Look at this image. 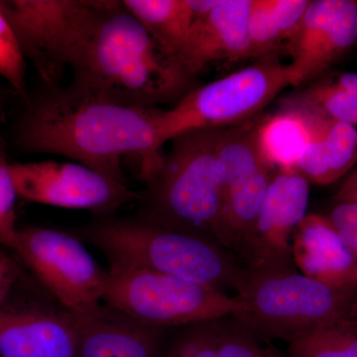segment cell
Wrapping results in <instances>:
<instances>
[{
  "label": "cell",
  "mask_w": 357,
  "mask_h": 357,
  "mask_svg": "<svg viewBox=\"0 0 357 357\" xmlns=\"http://www.w3.org/2000/svg\"><path fill=\"white\" fill-rule=\"evenodd\" d=\"M250 58H266L283 43L269 0H252L248 21Z\"/></svg>",
  "instance_id": "24"
},
{
  "label": "cell",
  "mask_w": 357,
  "mask_h": 357,
  "mask_svg": "<svg viewBox=\"0 0 357 357\" xmlns=\"http://www.w3.org/2000/svg\"><path fill=\"white\" fill-rule=\"evenodd\" d=\"M218 0H123L122 4L176 61L195 21L210 13Z\"/></svg>",
  "instance_id": "18"
},
{
  "label": "cell",
  "mask_w": 357,
  "mask_h": 357,
  "mask_svg": "<svg viewBox=\"0 0 357 357\" xmlns=\"http://www.w3.org/2000/svg\"><path fill=\"white\" fill-rule=\"evenodd\" d=\"M252 0H218L195 21L176 62L190 77L215 62L250 59L248 21Z\"/></svg>",
  "instance_id": "13"
},
{
  "label": "cell",
  "mask_w": 357,
  "mask_h": 357,
  "mask_svg": "<svg viewBox=\"0 0 357 357\" xmlns=\"http://www.w3.org/2000/svg\"><path fill=\"white\" fill-rule=\"evenodd\" d=\"M220 321H204L185 326L160 357H218Z\"/></svg>",
  "instance_id": "25"
},
{
  "label": "cell",
  "mask_w": 357,
  "mask_h": 357,
  "mask_svg": "<svg viewBox=\"0 0 357 357\" xmlns=\"http://www.w3.org/2000/svg\"><path fill=\"white\" fill-rule=\"evenodd\" d=\"M11 174L18 197L45 206L110 213L140 198L124 183L73 161L11 163Z\"/></svg>",
  "instance_id": "10"
},
{
  "label": "cell",
  "mask_w": 357,
  "mask_h": 357,
  "mask_svg": "<svg viewBox=\"0 0 357 357\" xmlns=\"http://www.w3.org/2000/svg\"><path fill=\"white\" fill-rule=\"evenodd\" d=\"M102 303L144 325L167 328L238 316L243 301L210 286L149 270L107 271Z\"/></svg>",
  "instance_id": "6"
},
{
  "label": "cell",
  "mask_w": 357,
  "mask_h": 357,
  "mask_svg": "<svg viewBox=\"0 0 357 357\" xmlns=\"http://www.w3.org/2000/svg\"><path fill=\"white\" fill-rule=\"evenodd\" d=\"M13 251L65 311L86 314L102 305L107 272L77 237L28 227L20 229Z\"/></svg>",
  "instance_id": "9"
},
{
  "label": "cell",
  "mask_w": 357,
  "mask_h": 357,
  "mask_svg": "<svg viewBox=\"0 0 357 357\" xmlns=\"http://www.w3.org/2000/svg\"><path fill=\"white\" fill-rule=\"evenodd\" d=\"M321 137L331 177L335 182L357 162V128L351 124L321 117Z\"/></svg>",
  "instance_id": "23"
},
{
  "label": "cell",
  "mask_w": 357,
  "mask_h": 357,
  "mask_svg": "<svg viewBox=\"0 0 357 357\" xmlns=\"http://www.w3.org/2000/svg\"><path fill=\"white\" fill-rule=\"evenodd\" d=\"M234 319L256 337L293 338L324 324L357 317L356 291L326 285L295 267L248 268Z\"/></svg>",
  "instance_id": "4"
},
{
  "label": "cell",
  "mask_w": 357,
  "mask_h": 357,
  "mask_svg": "<svg viewBox=\"0 0 357 357\" xmlns=\"http://www.w3.org/2000/svg\"><path fill=\"white\" fill-rule=\"evenodd\" d=\"M218 357L281 356L269 349H262L258 342V337L239 325L236 319L227 321L222 319L218 337Z\"/></svg>",
  "instance_id": "28"
},
{
  "label": "cell",
  "mask_w": 357,
  "mask_h": 357,
  "mask_svg": "<svg viewBox=\"0 0 357 357\" xmlns=\"http://www.w3.org/2000/svg\"><path fill=\"white\" fill-rule=\"evenodd\" d=\"M357 43V1L314 0L289 47L292 86L319 76Z\"/></svg>",
  "instance_id": "11"
},
{
  "label": "cell",
  "mask_w": 357,
  "mask_h": 357,
  "mask_svg": "<svg viewBox=\"0 0 357 357\" xmlns=\"http://www.w3.org/2000/svg\"><path fill=\"white\" fill-rule=\"evenodd\" d=\"M112 3L109 0H0L25 60L50 89H59Z\"/></svg>",
  "instance_id": "7"
},
{
  "label": "cell",
  "mask_w": 357,
  "mask_h": 357,
  "mask_svg": "<svg viewBox=\"0 0 357 357\" xmlns=\"http://www.w3.org/2000/svg\"><path fill=\"white\" fill-rule=\"evenodd\" d=\"M333 82L340 88L357 96V73H344Z\"/></svg>",
  "instance_id": "33"
},
{
  "label": "cell",
  "mask_w": 357,
  "mask_h": 357,
  "mask_svg": "<svg viewBox=\"0 0 357 357\" xmlns=\"http://www.w3.org/2000/svg\"><path fill=\"white\" fill-rule=\"evenodd\" d=\"M328 218L351 251L357 270V203H338Z\"/></svg>",
  "instance_id": "30"
},
{
  "label": "cell",
  "mask_w": 357,
  "mask_h": 357,
  "mask_svg": "<svg viewBox=\"0 0 357 357\" xmlns=\"http://www.w3.org/2000/svg\"><path fill=\"white\" fill-rule=\"evenodd\" d=\"M275 170L264 166L225 188L222 194L218 243L245 262L268 185Z\"/></svg>",
  "instance_id": "17"
},
{
  "label": "cell",
  "mask_w": 357,
  "mask_h": 357,
  "mask_svg": "<svg viewBox=\"0 0 357 357\" xmlns=\"http://www.w3.org/2000/svg\"><path fill=\"white\" fill-rule=\"evenodd\" d=\"M0 77L17 93L26 91V60L13 28L0 8Z\"/></svg>",
  "instance_id": "27"
},
{
  "label": "cell",
  "mask_w": 357,
  "mask_h": 357,
  "mask_svg": "<svg viewBox=\"0 0 357 357\" xmlns=\"http://www.w3.org/2000/svg\"><path fill=\"white\" fill-rule=\"evenodd\" d=\"M292 86L289 65L266 60L189 91L171 109L158 110L162 143L185 133L239 126Z\"/></svg>",
  "instance_id": "8"
},
{
  "label": "cell",
  "mask_w": 357,
  "mask_h": 357,
  "mask_svg": "<svg viewBox=\"0 0 357 357\" xmlns=\"http://www.w3.org/2000/svg\"><path fill=\"white\" fill-rule=\"evenodd\" d=\"M74 314L77 357L161 356L165 328L144 325L102 304Z\"/></svg>",
  "instance_id": "15"
},
{
  "label": "cell",
  "mask_w": 357,
  "mask_h": 357,
  "mask_svg": "<svg viewBox=\"0 0 357 357\" xmlns=\"http://www.w3.org/2000/svg\"><path fill=\"white\" fill-rule=\"evenodd\" d=\"M285 102L330 121L357 126V96L333 81L314 84Z\"/></svg>",
  "instance_id": "22"
},
{
  "label": "cell",
  "mask_w": 357,
  "mask_h": 357,
  "mask_svg": "<svg viewBox=\"0 0 357 357\" xmlns=\"http://www.w3.org/2000/svg\"><path fill=\"white\" fill-rule=\"evenodd\" d=\"M269 3L282 42L289 48L299 32L311 0H269Z\"/></svg>",
  "instance_id": "29"
},
{
  "label": "cell",
  "mask_w": 357,
  "mask_h": 357,
  "mask_svg": "<svg viewBox=\"0 0 357 357\" xmlns=\"http://www.w3.org/2000/svg\"><path fill=\"white\" fill-rule=\"evenodd\" d=\"M157 112L98 100L70 88L51 89L23 114L18 144L29 153L60 155L124 184L122 162L135 157L140 177L148 184L165 157Z\"/></svg>",
  "instance_id": "1"
},
{
  "label": "cell",
  "mask_w": 357,
  "mask_h": 357,
  "mask_svg": "<svg viewBox=\"0 0 357 357\" xmlns=\"http://www.w3.org/2000/svg\"><path fill=\"white\" fill-rule=\"evenodd\" d=\"M312 122L305 110L286 103L280 112L257 124L258 145L273 170H296L312 136Z\"/></svg>",
  "instance_id": "19"
},
{
  "label": "cell",
  "mask_w": 357,
  "mask_h": 357,
  "mask_svg": "<svg viewBox=\"0 0 357 357\" xmlns=\"http://www.w3.org/2000/svg\"><path fill=\"white\" fill-rule=\"evenodd\" d=\"M289 357H357V317L335 319L293 338Z\"/></svg>",
  "instance_id": "21"
},
{
  "label": "cell",
  "mask_w": 357,
  "mask_h": 357,
  "mask_svg": "<svg viewBox=\"0 0 357 357\" xmlns=\"http://www.w3.org/2000/svg\"><path fill=\"white\" fill-rule=\"evenodd\" d=\"M83 237L114 266L149 270L237 295L248 278V267L220 244L145 217L98 220L84 229Z\"/></svg>",
  "instance_id": "3"
},
{
  "label": "cell",
  "mask_w": 357,
  "mask_h": 357,
  "mask_svg": "<svg viewBox=\"0 0 357 357\" xmlns=\"http://www.w3.org/2000/svg\"><path fill=\"white\" fill-rule=\"evenodd\" d=\"M218 130L192 131L174 138L162 168L148 183L145 218L220 244L222 187L215 167Z\"/></svg>",
  "instance_id": "5"
},
{
  "label": "cell",
  "mask_w": 357,
  "mask_h": 357,
  "mask_svg": "<svg viewBox=\"0 0 357 357\" xmlns=\"http://www.w3.org/2000/svg\"><path fill=\"white\" fill-rule=\"evenodd\" d=\"M309 181L297 170L272 175L245 263L248 268L295 267L292 239L307 215Z\"/></svg>",
  "instance_id": "12"
},
{
  "label": "cell",
  "mask_w": 357,
  "mask_h": 357,
  "mask_svg": "<svg viewBox=\"0 0 357 357\" xmlns=\"http://www.w3.org/2000/svg\"><path fill=\"white\" fill-rule=\"evenodd\" d=\"M264 166L268 165L260 153L257 124H239L218 130L215 167L222 194L232 183Z\"/></svg>",
  "instance_id": "20"
},
{
  "label": "cell",
  "mask_w": 357,
  "mask_h": 357,
  "mask_svg": "<svg viewBox=\"0 0 357 357\" xmlns=\"http://www.w3.org/2000/svg\"><path fill=\"white\" fill-rule=\"evenodd\" d=\"M292 253L301 273L326 285L357 293L356 263L330 218L307 215L294 234Z\"/></svg>",
  "instance_id": "16"
},
{
  "label": "cell",
  "mask_w": 357,
  "mask_h": 357,
  "mask_svg": "<svg viewBox=\"0 0 357 357\" xmlns=\"http://www.w3.org/2000/svg\"><path fill=\"white\" fill-rule=\"evenodd\" d=\"M68 88L82 95L153 109L187 88L190 77L122 1H112L72 67Z\"/></svg>",
  "instance_id": "2"
},
{
  "label": "cell",
  "mask_w": 357,
  "mask_h": 357,
  "mask_svg": "<svg viewBox=\"0 0 357 357\" xmlns=\"http://www.w3.org/2000/svg\"><path fill=\"white\" fill-rule=\"evenodd\" d=\"M338 203H357V170L352 174L337 194Z\"/></svg>",
  "instance_id": "32"
},
{
  "label": "cell",
  "mask_w": 357,
  "mask_h": 357,
  "mask_svg": "<svg viewBox=\"0 0 357 357\" xmlns=\"http://www.w3.org/2000/svg\"><path fill=\"white\" fill-rule=\"evenodd\" d=\"M17 191L14 185L11 163L0 141V245L13 250L20 227L16 222Z\"/></svg>",
  "instance_id": "26"
},
{
  "label": "cell",
  "mask_w": 357,
  "mask_h": 357,
  "mask_svg": "<svg viewBox=\"0 0 357 357\" xmlns=\"http://www.w3.org/2000/svg\"><path fill=\"white\" fill-rule=\"evenodd\" d=\"M0 357H77L75 314L65 310L2 307Z\"/></svg>",
  "instance_id": "14"
},
{
  "label": "cell",
  "mask_w": 357,
  "mask_h": 357,
  "mask_svg": "<svg viewBox=\"0 0 357 357\" xmlns=\"http://www.w3.org/2000/svg\"><path fill=\"white\" fill-rule=\"evenodd\" d=\"M16 277L17 273L13 260L4 253L0 252V309L4 306Z\"/></svg>",
  "instance_id": "31"
}]
</instances>
